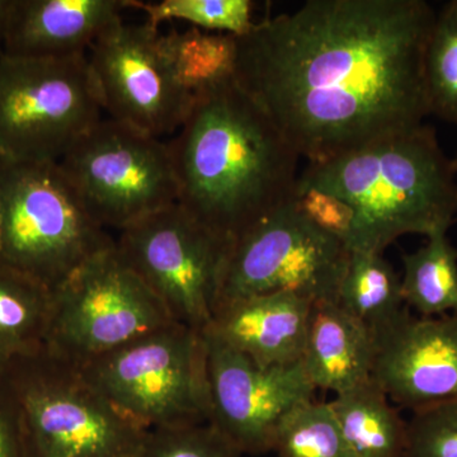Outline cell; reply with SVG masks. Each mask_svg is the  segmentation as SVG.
<instances>
[{
	"label": "cell",
	"mask_w": 457,
	"mask_h": 457,
	"mask_svg": "<svg viewBox=\"0 0 457 457\" xmlns=\"http://www.w3.org/2000/svg\"><path fill=\"white\" fill-rule=\"evenodd\" d=\"M423 0H309L237 37L234 80L300 158L323 163L429 116Z\"/></svg>",
	"instance_id": "obj_1"
},
{
	"label": "cell",
	"mask_w": 457,
	"mask_h": 457,
	"mask_svg": "<svg viewBox=\"0 0 457 457\" xmlns=\"http://www.w3.org/2000/svg\"><path fill=\"white\" fill-rule=\"evenodd\" d=\"M170 145L186 212L230 243L293 197L300 155L233 82L195 96Z\"/></svg>",
	"instance_id": "obj_2"
},
{
	"label": "cell",
	"mask_w": 457,
	"mask_h": 457,
	"mask_svg": "<svg viewBox=\"0 0 457 457\" xmlns=\"http://www.w3.org/2000/svg\"><path fill=\"white\" fill-rule=\"evenodd\" d=\"M432 126L422 125L323 163L297 180L343 198L356 212L350 252L384 253L407 234L447 233L457 219V180Z\"/></svg>",
	"instance_id": "obj_3"
},
{
	"label": "cell",
	"mask_w": 457,
	"mask_h": 457,
	"mask_svg": "<svg viewBox=\"0 0 457 457\" xmlns=\"http://www.w3.org/2000/svg\"><path fill=\"white\" fill-rule=\"evenodd\" d=\"M0 258L55 291L114 245L57 162H0Z\"/></svg>",
	"instance_id": "obj_4"
},
{
	"label": "cell",
	"mask_w": 457,
	"mask_h": 457,
	"mask_svg": "<svg viewBox=\"0 0 457 457\" xmlns=\"http://www.w3.org/2000/svg\"><path fill=\"white\" fill-rule=\"evenodd\" d=\"M22 408L31 457H137L145 427L126 416L46 345L4 369Z\"/></svg>",
	"instance_id": "obj_5"
},
{
	"label": "cell",
	"mask_w": 457,
	"mask_h": 457,
	"mask_svg": "<svg viewBox=\"0 0 457 457\" xmlns=\"http://www.w3.org/2000/svg\"><path fill=\"white\" fill-rule=\"evenodd\" d=\"M79 369L96 389L146 429L209 420L204 332L173 321Z\"/></svg>",
	"instance_id": "obj_6"
},
{
	"label": "cell",
	"mask_w": 457,
	"mask_h": 457,
	"mask_svg": "<svg viewBox=\"0 0 457 457\" xmlns=\"http://www.w3.org/2000/svg\"><path fill=\"white\" fill-rule=\"evenodd\" d=\"M104 111L86 54L18 57L0 54V149L5 158L57 162Z\"/></svg>",
	"instance_id": "obj_7"
},
{
	"label": "cell",
	"mask_w": 457,
	"mask_h": 457,
	"mask_svg": "<svg viewBox=\"0 0 457 457\" xmlns=\"http://www.w3.org/2000/svg\"><path fill=\"white\" fill-rule=\"evenodd\" d=\"M163 303L111 248L53 291L47 350L78 368L173 323Z\"/></svg>",
	"instance_id": "obj_8"
},
{
	"label": "cell",
	"mask_w": 457,
	"mask_h": 457,
	"mask_svg": "<svg viewBox=\"0 0 457 457\" xmlns=\"http://www.w3.org/2000/svg\"><path fill=\"white\" fill-rule=\"evenodd\" d=\"M348 258L347 246L306 220L291 197L228 243L216 308L282 291L337 303Z\"/></svg>",
	"instance_id": "obj_9"
},
{
	"label": "cell",
	"mask_w": 457,
	"mask_h": 457,
	"mask_svg": "<svg viewBox=\"0 0 457 457\" xmlns=\"http://www.w3.org/2000/svg\"><path fill=\"white\" fill-rule=\"evenodd\" d=\"M101 227L120 231L179 201L170 145L101 120L59 162Z\"/></svg>",
	"instance_id": "obj_10"
},
{
	"label": "cell",
	"mask_w": 457,
	"mask_h": 457,
	"mask_svg": "<svg viewBox=\"0 0 457 457\" xmlns=\"http://www.w3.org/2000/svg\"><path fill=\"white\" fill-rule=\"evenodd\" d=\"M114 242L176 323L197 332L210 327L227 240L174 204L122 228Z\"/></svg>",
	"instance_id": "obj_11"
},
{
	"label": "cell",
	"mask_w": 457,
	"mask_h": 457,
	"mask_svg": "<svg viewBox=\"0 0 457 457\" xmlns=\"http://www.w3.org/2000/svg\"><path fill=\"white\" fill-rule=\"evenodd\" d=\"M161 36L147 22L119 20L101 33L88 56L110 119L154 137L180 129L194 101L174 77Z\"/></svg>",
	"instance_id": "obj_12"
},
{
	"label": "cell",
	"mask_w": 457,
	"mask_h": 457,
	"mask_svg": "<svg viewBox=\"0 0 457 457\" xmlns=\"http://www.w3.org/2000/svg\"><path fill=\"white\" fill-rule=\"evenodd\" d=\"M207 345L210 425L242 453L273 449L279 423L291 411L314 400V385L302 362L262 368L245 353L204 330Z\"/></svg>",
	"instance_id": "obj_13"
},
{
	"label": "cell",
	"mask_w": 457,
	"mask_h": 457,
	"mask_svg": "<svg viewBox=\"0 0 457 457\" xmlns=\"http://www.w3.org/2000/svg\"><path fill=\"white\" fill-rule=\"evenodd\" d=\"M376 343L372 378L394 405L413 411L457 399V312L425 318L407 311Z\"/></svg>",
	"instance_id": "obj_14"
},
{
	"label": "cell",
	"mask_w": 457,
	"mask_h": 457,
	"mask_svg": "<svg viewBox=\"0 0 457 457\" xmlns=\"http://www.w3.org/2000/svg\"><path fill=\"white\" fill-rule=\"evenodd\" d=\"M314 302L303 295H255L222 303L207 329L262 368L302 362Z\"/></svg>",
	"instance_id": "obj_15"
},
{
	"label": "cell",
	"mask_w": 457,
	"mask_h": 457,
	"mask_svg": "<svg viewBox=\"0 0 457 457\" xmlns=\"http://www.w3.org/2000/svg\"><path fill=\"white\" fill-rule=\"evenodd\" d=\"M134 0H14L3 54L57 57L86 54Z\"/></svg>",
	"instance_id": "obj_16"
},
{
	"label": "cell",
	"mask_w": 457,
	"mask_h": 457,
	"mask_svg": "<svg viewBox=\"0 0 457 457\" xmlns=\"http://www.w3.org/2000/svg\"><path fill=\"white\" fill-rule=\"evenodd\" d=\"M376 335L338 303H314L302 365L315 389L337 394L372 378Z\"/></svg>",
	"instance_id": "obj_17"
},
{
	"label": "cell",
	"mask_w": 457,
	"mask_h": 457,
	"mask_svg": "<svg viewBox=\"0 0 457 457\" xmlns=\"http://www.w3.org/2000/svg\"><path fill=\"white\" fill-rule=\"evenodd\" d=\"M329 403L351 457H404L408 423L374 378Z\"/></svg>",
	"instance_id": "obj_18"
},
{
	"label": "cell",
	"mask_w": 457,
	"mask_h": 457,
	"mask_svg": "<svg viewBox=\"0 0 457 457\" xmlns=\"http://www.w3.org/2000/svg\"><path fill=\"white\" fill-rule=\"evenodd\" d=\"M53 291L0 258V370L46 343Z\"/></svg>",
	"instance_id": "obj_19"
},
{
	"label": "cell",
	"mask_w": 457,
	"mask_h": 457,
	"mask_svg": "<svg viewBox=\"0 0 457 457\" xmlns=\"http://www.w3.org/2000/svg\"><path fill=\"white\" fill-rule=\"evenodd\" d=\"M337 303L375 335L409 311L403 300L402 278L376 252H350Z\"/></svg>",
	"instance_id": "obj_20"
},
{
	"label": "cell",
	"mask_w": 457,
	"mask_h": 457,
	"mask_svg": "<svg viewBox=\"0 0 457 457\" xmlns=\"http://www.w3.org/2000/svg\"><path fill=\"white\" fill-rule=\"evenodd\" d=\"M162 49L174 77L192 97L233 82L237 41L227 33L191 29L161 36Z\"/></svg>",
	"instance_id": "obj_21"
},
{
	"label": "cell",
	"mask_w": 457,
	"mask_h": 457,
	"mask_svg": "<svg viewBox=\"0 0 457 457\" xmlns=\"http://www.w3.org/2000/svg\"><path fill=\"white\" fill-rule=\"evenodd\" d=\"M402 295L420 317L457 312V248L447 233L428 237L425 245L403 255Z\"/></svg>",
	"instance_id": "obj_22"
},
{
	"label": "cell",
	"mask_w": 457,
	"mask_h": 457,
	"mask_svg": "<svg viewBox=\"0 0 457 457\" xmlns=\"http://www.w3.org/2000/svg\"><path fill=\"white\" fill-rule=\"evenodd\" d=\"M428 113L457 123V0L436 13L425 54Z\"/></svg>",
	"instance_id": "obj_23"
},
{
	"label": "cell",
	"mask_w": 457,
	"mask_h": 457,
	"mask_svg": "<svg viewBox=\"0 0 457 457\" xmlns=\"http://www.w3.org/2000/svg\"><path fill=\"white\" fill-rule=\"evenodd\" d=\"M278 457H351L330 403H303L279 423L273 449Z\"/></svg>",
	"instance_id": "obj_24"
},
{
	"label": "cell",
	"mask_w": 457,
	"mask_h": 457,
	"mask_svg": "<svg viewBox=\"0 0 457 457\" xmlns=\"http://www.w3.org/2000/svg\"><path fill=\"white\" fill-rule=\"evenodd\" d=\"M132 7L144 9L147 23L158 29L164 21H185L207 32L245 36L252 31L253 3L249 0H164L158 4L134 2Z\"/></svg>",
	"instance_id": "obj_25"
},
{
	"label": "cell",
	"mask_w": 457,
	"mask_h": 457,
	"mask_svg": "<svg viewBox=\"0 0 457 457\" xmlns=\"http://www.w3.org/2000/svg\"><path fill=\"white\" fill-rule=\"evenodd\" d=\"M209 422L149 429L137 457H242Z\"/></svg>",
	"instance_id": "obj_26"
},
{
	"label": "cell",
	"mask_w": 457,
	"mask_h": 457,
	"mask_svg": "<svg viewBox=\"0 0 457 457\" xmlns=\"http://www.w3.org/2000/svg\"><path fill=\"white\" fill-rule=\"evenodd\" d=\"M404 457H457V399L413 411Z\"/></svg>",
	"instance_id": "obj_27"
},
{
	"label": "cell",
	"mask_w": 457,
	"mask_h": 457,
	"mask_svg": "<svg viewBox=\"0 0 457 457\" xmlns=\"http://www.w3.org/2000/svg\"><path fill=\"white\" fill-rule=\"evenodd\" d=\"M293 203L315 228L348 245L356 222V212L350 204L323 189L299 185L295 188Z\"/></svg>",
	"instance_id": "obj_28"
},
{
	"label": "cell",
	"mask_w": 457,
	"mask_h": 457,
	"mask_svg": "<svg viewBox=\"0 0 457 457\" xmlns=\"http://www.w3.org/2000/svg\"><path fill=\"white\" fill-rule=\"evenodd\" d=\"M0 457H31L20 400L0 370Z\"/></svg>",
	"instance_id": "obj_29"
},
{
	"label": "cell",
	"mask_w": 457,
	"mask_h": 457,
	"mask_svg": "<svg viewBox=\"0 0 457 457\" xmlns=\"http://www.w3.org/2000/svg\"><path fill=\"white\" fill-rule=\"evenodd\" d=\"M14 0H0V54L4 46L5 33H7L9 20Z\"/></svg>",
	"instance_id": "obj_30"
},
{
	"label": "cell",
	"mask_w": 457,
	"mask_h": 457,
	"mask_svg": "<svg viewBox=\"0 0 457 457\" xmlns=\"http://www.w3.org/2000/svg\"><path fill=\"white\" fill-rule=\"evenodd\" d=\"M453 167H455L456 174H457V153L455 158L453 159Z\"/></svg>",
	"instance_id": "obj_31"
},
{
	"label": "cell",
	"mask_w": 457,
	"mask_h": 457,
	"mask_svg": "<svg viewBox=\"0 0 457 457\" xmlns=\"http://www.w3.org/2000/svg\"><path fill=\"white\" fill-rule=\"evenodd\" d=\"M3 158H4V153H3V150L0 149V162H2Z\"/></svg>",
	"instance_id": "obj_32"
},
{
	"label": "cell",
	"mask_w": 457,
	"mask_h": 457,
	"mask_svg": "<svg viewBox=\"0 0 457 457\" xmlns=\"http://www.w3.org/2000/svg\"><path fill=\"white\" fill-rule=\"evenodd\" d=\"M0 230H2V218H0Z\"/></svg>",
	"instance_id": "obj_33"
},
{
	"label": "cell",
	"mask_w": 457,
	"mask_h": 457,
	"mask_svg": "<svg viewBox=\"0 0 457 457\" xmlns=\"http://www.w3.org/2000/svg\"></svg>",
	"instance_id": "obj_34"
}]
</instances>
